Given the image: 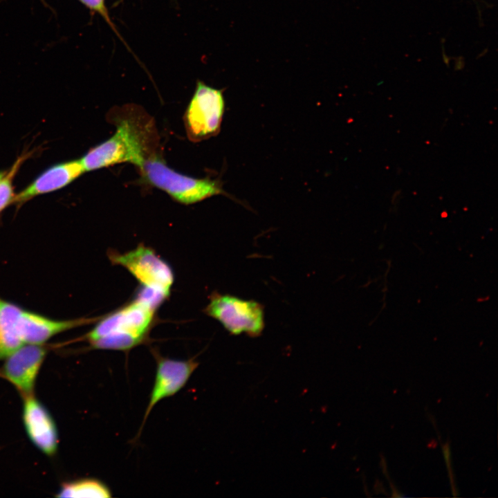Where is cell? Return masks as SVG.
<instances>
[{
    "mask_svg": "<svg viewBox=\"0 0 498 498\" xmlns=\"http://www.w3.org/2000/svg\"><path fill=\"white\" fill-rule=\"evenodd\" d=\"M114 123L115 133L80 159L84 172L123 163L139 169L156 151L158 138L154 122L144 111L127 107L116 116Z\"/></svg>",
    "mask_w": 498,
    "mask_h": 498,
    "instance_id": "obj_1",
    "label": "cell"
},
{
    "mask_svg": "<svg viewBox=\"0 0 498 498\" xmlns=\"http://www.w3.org/2000/svg\"><path fill=\"white\" fill-rule=\"evenodd\" d=\"M156 310L136 296L131 302L100 317L84 339L92 349L127 353L147 342L156 321Z\"/></svg>",
    "mask_w": 498,
    "mask_h": 498,
    "instance_id": "obj_2",
    "label": "cell"
},
{
    "mask_svg": "<svg viewBox=\"0 0 498 498\" xmlns=\"http://www.w3.org/2000/svg\"><path fill=\"white\" fill-rule=\"evenodd\" d=\"M100 317L55 320L0 297V360L23 345L44 344L53 337Z\"/></svg>",
    "mask_w": 498,
    "mask_h": 498,
    "instance_id": "obj_3",
    "label": "cell"
},
{
    "mask_svg": "<svg viewBox=\"0 0 498 498\" xmlns=\"http://www.w3.org/2000/svg\"><path fill=\"white\" fill-rule=\"evenodd\" d=\"M139 171L145 183L164 191L172 199L184 205L225 194L218 181L181 174L170 168L156 151L145 160Z\"/></svg>",
    "mask_w": 498,
    "mask_h": 498,
    "instance_id": "obj_4",
    "label": "cell"
},
{
    "mask_svg": "<svg viewBox=\"0 0 498 498\" xmlns=\"http://www.w3.org/2000/svg\"><path fill=\"white\" fill-rule=\"evenodd\" d=\"M204 312L220 322L232 335L246 333L257 337L265 326L262 304L229 294L212 293Z\"/></svg>",
    "mask_w": 498,
    "mask_h": 498,
    "instance_id": "obj_5",
    "label": "cell"
},
{
    "mask_svg": "<svg viewBox=\"0 0 498 498\" xmlns=\"http://www.w3.org/2000/svg\"><path fill=\"white\" fill-rule=\"evenodd\" d=\"M107 255L112 264L125 268L141 287L169 297L174 283V273L170 266L153 249L140 244L124 253L110 250Z\"/></svg>",
    "mask_w": 498,
    "mask_h": 498,
    "instance_id": "obj_6",
    "label": "cell"
},
{
    "mask_svg": "<svg viewBox=\"0 0 498 498\" xmlns=\"http://www.w3.org/2000/svg\"><path fill=\"white\" fill-rule=\"evenodd\" d=\"M224 109L223 91L199 81L183 118L188 138L196 142L217 134Z\"/></svg>",
    "mask_w": 498,
    "mask_h": 498,
    "instance_id": "obj_7",
    "label": "cell"
},
{
    "mask_svg": "<svg viewBox=\"0 0 498 498\" xmlns=\"http://www.w3.org/2000/svg\"><path fill=\"white\" fill-rule=\"evenodd\" d=\"M151 353L156 362V370L149 400L138 436L153 408L162 400L173 396L187 383L191 376L199 366L194 358L188 360H176L161 356L154 349Z\"/></svg>",
    "mask_w": 498,
    "mask_h": 498,
    "instance_id": "obj_8",
    "label": "cell"
},
{
    "mask_svg": "<svg viewBox=\"0 0 498 498\" xmlns=\"http://www.w3.org/2000/svg\"><path fill=\"white\" fill-rule=\"evenodd\" d=\"M47 354L44 344L21 346L5 358L2 375L22 394H33L36 378Z\"/></svg>",
    "mask_w": 498,
    "mask_h": 498,
    "instance_id": "obj_9",
    "label": "cell"
},
{
    "mask_svg": "<svg viewBox=\"0 0 498 498\" xmlns=\"http://www.w3.org/2000/svg\"><path fill=\"white\" fill-rule=\"evenodd\" d=\"M22 418L28 436L44 454L53 456L58 446V434L53 418L33 394L24 397Z\"/></svg>",
    "mask_w": 498,
    "mask_h": 498,
    "instance_id": "obj_10",
    "label": "cell"
},
{
    "mask_svg": "<svg viewBox=\"0 0 498 498\" xmlns=\"http://www.w3.org/2000/svg\"><path fill=\"white\" fill-rule=\"evenodd\" d=\"M84 172L80 160L55 165L39 174L15 196L13 203L23 204L33 197L62 189Z\"/></svg>",
    "mask_w": 498,
    "mask_h": 498,
    "instance_id": "obj_11",
    "label": "cell"
},
{
    "mask_svg": "<svg viewBox=\"0 0 498 498\" xmlns=\"http://www.w3.org/2000/svg\"><path fill=\"white\" fill-rule=\"evenodd\" d=\"M112 496L109 487L100 480L85 478L66 482L56 497L74 498H109Z\"/></svg>",
    "mask_w": 498,
    "mask_h": 498,
    "instance_id": "obj_12",
    "label": "cell"
},
{
    "mask_svg": "<svg viewBox=\"0 0 498 498\" xmlns=\"http://www.w3.org/2000/svg\"><path fill=\"white\" fill-rule=\"evenodd\" d=\"M24 160V156L17 159L10 171L6 172L0 178V212L14 202L15 194L12 186V180Z\"/></svg>",
    "mask_w": 498,
    "mask_h": 498,
    "instance_id": "obj_13",
    "label": "cell"
},
{
    "mask_svg": "<svg viewBox=\"0 0 498 498\" xmlns=\"http://www.w3.org/2000/svg\"><path fill=\"white\" fill-rule=\"evenodd\" d=\"M85 6L91 10L98 13L102 17L105 21L111 26L112 29L116 31L106 7L104 0H79Z\"/></svg>",
    "mask_w": 498,
    "mask_h": 498,
    "instance_id": "obj_14",
    "label": "cell"
},
{
    "mask_svg": "<svg viewBox=\"0 0 498 498\" xmlns=\"http://www.w3.org/2000/svg\"><path fill=\"white\" fill-rule=\"evenodd\" d=\"M5 174V172H0V178Z\"/></svg>",
    "mask_w": 498,
    "mask_h": 498,
    "instance_id": "obj_15",
    "label": "cell"
},
{
    "mask_svg": "<svg viewBox=\"0 0 498 498\" xmlns=\"http://www.w3.org/2000/svg\"><path fill=\"white\" fill-rule=\"evenodd\" d=\"M42 1H43V0H42Z\"/></svg>",
    "mask_w": 498,
    "mask_h": 498,
    "instance_id": "obj_16",
    "label": "cell"
}]
</instances>
